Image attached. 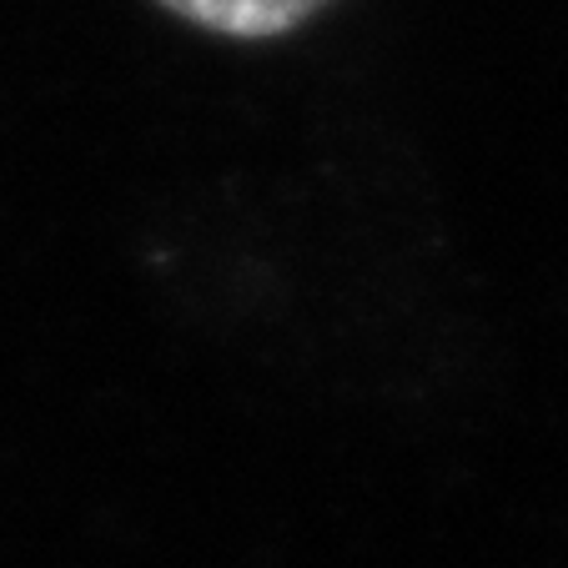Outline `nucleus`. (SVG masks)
<instances>
[{"label": "nucleus", "instance_id": "1", "mask_svg": "<svg viewBox=\"0 0 568 568\" xmlns=\"http://www.w3.org/2000/svg\"><path fill=\"white\" fill-rule=\"evenodd\" d=\"M172 16L202 26L232 41H267V36L297 31L307 16H317L327 0H161Z\"/></svg>", "mask_w": 568, "mask_h": 568}]
</instances>
